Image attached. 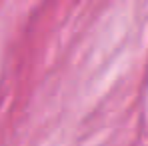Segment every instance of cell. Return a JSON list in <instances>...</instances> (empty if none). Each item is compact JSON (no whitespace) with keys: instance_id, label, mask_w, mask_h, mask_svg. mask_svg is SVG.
Instances as JSON below:
<instances>
[]
</instances>
